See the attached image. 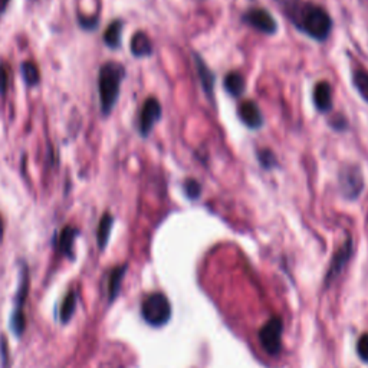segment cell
<instances>
[{
  "mask_svg": "<svg viewBox=\"0 0 368 368\" xmlns=\"http://www.w3.org/2000/svg\"><path fill=\"white\" fill-rule=\"evenodd\" d=\"M275 2L296 29L318 42L328 39L332 29V19L324 8L304 0H275Z\"/></svg>",
  "mask_w": 368,
  "mask_h": 368,
  "instance_id": "6da1fadb",
  "label": "cell"
},
{
  "mask_svg": "<svg viewBox=\"0 0 368 368\" xmlns=\"http://www.w3.org/2000/svg\"><path fill=\"white\" fill-rule=\"evenodd\" d=\"M124 78L125 68L121 64L111 61L101 66L100 77H98V91H100V103L104 116H109L114 109Z\"/></svg>",
  "mask_w": 368,
  "mask_h": 368,
  "instance_id": "7a4b0ae2",
  "label": "cell"
},
{
  "mask_svg": "<svg viewBox=\"0 0 368 368\" xmlns=\"http://www.w3.org/2000/svg\"><path fill=\"white\" fill-rule=\"evenodd\" d=\"M141 315L151 327H163L172 318V304L164 293H151L141 304Z\"/></svg>",
  "mask_w": 368,
  "mask_h": 368,
  "instance_id": "3957f363",
  "label": "cell"
},
{
  "mask_svg": "<svg viewBox=\"0 0 368 368\" xmlns=\"http://www.w3.org/2000/svg\"><path fill=\"white\" fill-rule=\"evenodd\" d=\"M339 192L348 200H356L364 190V176L358 166L348 164L339 170Z\"/></svg>",
  "mask_w": 368,
  "mask_h": 368,
  "instance_id": "277c9868",
  "label": "cell"
},
{
  "mask_svg": "<svg viewBox=\"0 0 368 368\" xmlns=\"http://www.w3.org/2000/svg\"><path fill=\"white\" fill-rule=\"evenodd\" d=\"M282 332H284V322H282L279 317L271 318L259 330L261 345L269 356H278L280 352Z\"/></svg>",
  "mask_w": 368,
  "mask_h": 368,
  "instance_id": "5b68a950",
  "label": "cell"
},
{
  "mask_svg": "<svg viewBox=\"0 0 368 368\" xmlns=\"http://www.w3.org/2000/svg\"><path fill=\"white\" fill-rule=\"evenodd\" d=\"M244 22L265 35H274L278 31V23L274 16L262 8L249 9L244 15Z\"/></svg>",
  "mask_w": 368,
  "mask_h": 368,
  "instance_id": "8992f818",
  "label": "cell"
},
{
  "mask_svg": "<svg viewBox=\"0 0 368 368\" xmlns=\"http://www.w3.org/2000/svg\"><path fill=\"white\" fill-rule=\"evenodd\" d=\"M160 118H161V105L157 98L150 96L140 112V122H138L140 134L143 137H148V134L154 129V125L157 124Z\"/></svg>",
  "mask_w": 368,
  "mask_h": 368,
  "instance_id": "52a82bcc",
  "label": "cell"
},
{
  "mask_svg": "<svg viewBox=\"0 0 368 368\" xmlns=\"http://www.w3.org/2000/svg\"><path fill=\"white\" fill-rule=\"evenodd\" d=\"M351 254H352V237H348L344 242V245L339 248L337 250V253L334 254V258L330 263L327 276H325V284L330 285L332 280H335L339 275H341L345 265L348 263V261L351 258Z\"/></svg>",
  "mask_w": 368,
  "mask_h": 368,
  "instance_id": "ba28073f",
  "label": "cell"
},
{
  "mask_svg": "<svg viewBox=\"0 0 368 368\" xmlns=\"http://www.w3.org/2000/svg\"><path fill=\"white\" fill-rule=\"evenodd\" d=\"M237 114L240 121H242L248 129L250 130H259L263 125V116L257 105V103L253 101H245L239 105Z\"/></svg>",
  "mask_w": 368,
  "mask_h": 368,
  "instance_id": "9c48e42d",
  "label": "cell"
},
{
  "mask_svg": "<svg viewBox=\"0 0 368 368\" xmlns=\"http://www.w3.org/2000/svg\"><path fill=\"white\" fill-rule=\"evenodd\" d=\"M194 62H196L197 74H199V79L202 82V88L209 100H211L215 94V74L211 73V69L207 66V64L205 62V60L200 55L194 53Z\"/></svg>",
  "mask_w": 368,
  "mask_h": 368,
  "instance_id": "30bf717a",
  "label": "cell"
},
{
  "mask_svg": "<svg viewBox=\"0 0 368 368\" xmlns=\"http://www.w3.org/2000/svg\"><path fill=\"white\" fill-rule=\"evenodd\" d=\"M314 104L317 109L322 114L330 112L332 109L334 101H332V88L328 82L321 81L315 85L314 88Z\"/></svg>",
  "mask_w": 368,
  "mask_h": 368,
  "instance_id": "8fae6325",
  "label": "cell"
},
{
  "mask_svg": "<svg viewBox=\"0 0 368 368\" xmlns=\"http://www.w3.org/2000/svg\"><path fill=\"white\" fill-rule=\"evenodd\" d=\"M78 235H79L78 229L66 226V228L61 232L60 239H58V250L70 259H74V246H75V239Z\"/></svg>",
  "mask_w": 368,
  "mask_h": 368,
  "instance_id": "7c38bea8",
  "label": "cell"
},
{
  "mask_svg": "<svg viewBox=\"0 0 368 368\" xmlns=\"http://www.w3.org/2000/svg\"><path fill=\"white\" fill-rule=\"evenodd\" d=\"M131 53L135 58H144V56L153 55V44L150 38L144 32H137L131 38Z\"/></svg>",
  "mask_w": 368,
  "mask_h": 368,
  "instance_id": "4fadbf2b",
  "label": "cell"
},
{
  "mask_svg": "<svg viewBox=\"0 0 368 368\" xmlns=\"http://www.w3.org/2000/svg\"><path fill=\"white\" fill-rule=\"evenodd\" d=\"M223 85H224V90L228 91V94H231L235 98L242 96L246 90V81L244 75L239 73H229L228 75H226Z\"/></svg>",
  "mask_w": 368,
  "mask_h": 368,
  "instance_id": "5bb4252c",
  "label": "cell"
},
{
  "mask_svg": "<svg viewBox=\"0 0 368 368\" xmlns=\"http://www.w3.org/2000/svg\"><path fill=\"white\" fill-rule=\"evenodd\" d=\"M352 85L360 96L368 104V70L364 68H356L352 70Z\"/></svg>",
  "mask_w": 368,
  "mask_h": 368,
  "instance_id": "9a60e30c",
  "label": "cell"
},
{
  "mask_svg": "<svg viewBox=\"0 0 368 368\" xmlns=\"http://www.w3.org/2000/svg\"><path fill=\"white\" fill-rule=\"evenodd\" d=\"M121 35H122V21H114L104 34L105 45L111 49H117L121 45Z\"/></svg>",
  "mask_w": 368,
  "mask_h": 368,
  "instance_id": "2e32d148",
  "label": "cell"
},
{
  "mask_svg": "<svg viewBox=\"0 0 368 368\" xmlns=\"http://www.w3.org/2000/svg\"><path fill=\"white\" fill-rule=\"evenodd\" d=\"M125 272H127V266L125 265H122L120 267H116L114 271H112L111 278H109V284H108L109 302L114 301L118 296V292H120V288H121V282L124 279Z\"/></svg>",
  "mask_w": 368,
  "mask_h": 368,
  "instance_id": "e0dca14e",
  "label": "cell"
},
{
  "mask_svg": "<svg viewBox=\"0 0 368 368\" xmlns=\"http://www.w3.org/2000/svg\"><path fill=\"white\" fill-rule=\"evenodd\" d=\"M112 224H114V218L107 213L103 216L100 226H98V246H100L101 250L105 249V246L108 244Z\"/></svg>",
  "mask_w": 368,
  "mask_h": 368,
  "instance_id": "ac0fdd59",
  "label": "cell"
},
{
  "mask_svg": "<svg viewBox=\"0 0 368 368\" xmlns=\"http://www.w3.org/2000/svg\"><path fill=\"white\" fill-rule=\"evenodd\" d=\"M75 308H77V295L75 292H69L65 296L60 311V319L62 324H68L70 321V318H73L75 313Z\"/></svg>",
  "mask_w": 368,
  "mask_h": 368,
  "instance_id": "d6986e66",
  "label": "cell"
},
{
  "mask_svg": "<svg viewBox=\"0 0 368 368\" xmlns=\"http://www.w3.org/2000/svg\"><path fill=\"white\" fill-rule=\"evenodd\" d=\"M22 77L27 87H36L40 81V73L38 65L31 61L22 64Z\"/></svg>",
  "mask_w": 368,
  "mask_h": 368,
  "instance_id": "ffe728a7",
  "label": "cell"
},
{
  "mask_svg": "<svg viewBox=\"0 0 368 368\" xmlns=\"http://www.w3.org/2000/svg\"><path fill=\"white\" fill-rule=\"evenodd\" d=\"M10 330L16 337H21L26 330V317L23 309H13L10 317Z\"/></svg>",
  "mask_w": 368,
  "mask_h": 368,
  "instance_id": "44dd1931",
  "label": "cell"
},
{
  "mask_svg": "<svg viewBox=\"0 0 368 368\" xmlns=\"http://www.w3.org/2000/svg\"><path fill=\"white\" fill-rule=\"evenodd\" d=\"M257 154H258V161L261 163V166H262L265 170L278 167L276 155H275L271 150L263 148V150H259Z\"/></svg>",
  "mask_w": 368,
  "mask_h": 368,
  "instance_id": "7402d4cb",
  "label": "cell"
},
{
  "mask_svg": "<svg viewBox=\"0 0 368 368\" xmlns=\"http://www.w3.org/2000/svg\"><path fill=\"white\" fill-rule=\"evenodd\" d=\"M183 189H184V193H186V196L189 197L190 200L199 199V196L202 193L200 183L197 180H194V179H187L186 181H184Z\"/></svg>",
  "mask_w": 368,
  "mask_h": 368,
  "instance_id": "603a6c76",
  "label": "cell"
},
{
  "mask_svg": "<svg viewBox=\"0 0 368 368\" xmlns=\"http://www.w3.org/2000/svg\"><path fill=\"white\" fill-rule=\"evenodd\" d=\"M357 354L361 361L368 364V332L363 334L357 343Z\"/></svg>",
  "mask_w": 368,
  "mask_h": 368,
  "instance_id": "cb8c5ba5",
  "label": "cell"
},
{
  "mask_svg": "<svg viewBox=\"0 0 368 368\" xmlns=\"http://www.w3.org/2000/svg\"><path fill=\"white\" fill-rule=\"evenodd\" d=\"M9 87V75L5 65H0V94L5 95Z\"/></svg>",
  "mask_w": 368,
  "mask_h": 368,
  "instance_id": "d4e9b609",
  "label": "cell"
},
{
  "mask_svg": "<svg viewBox=\"0 0 368 368\" xmlns=\"http://www.w3.org/2000/svg\"><path fill=\"white\" fill-rule=\"evenodd\" d=\"M330 124H331L332 129L337 131H344V130H347V127H348V122L343 116H337L334 120L330 121Z\"/></svg>",
  "mask_w": 368,
  "mask_h": 368,
  "instance_id": "484cf974",
  "label": "cell"
},
{
  "mask_svg": "<svg viewBox=\"0 0 368 368\" xmlns=\"http://www.w3.org/2000/svg\"><path fill=\"white\" fill-rule=\"evenodd\" d=\"M79 23L85 31H95V27L98 26V19L96 18H79Z\"/></svg>",
  "mask_w": 368,
  "mask_h": 368,
  "instance_id": "4316f807",
  "label": "cell"
},
{
  "mask_svg": "<svg viewBox=\"0 0 368 368\" xmlns=\"http://www.w3.org/2000/svg\"><path fill=\"white\" fill-rule=\"evenodd\" d=\"M0 348H2V361H3V367L6 368L8 367V347H6V338L2 337V345H0Z\"/></svg>",
  "mask_w": 368,
  "mask_h": 368,
  "instance_id": "83f0119b",
  "label": "cell"
}]
</instances>
